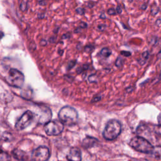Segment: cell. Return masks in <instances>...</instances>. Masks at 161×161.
<instances>
[{
	"label": "cell",
	"mask_w": 161,
	"mask_h": 161,
	"mask_svg": "<svg viewBox=\"0 0 161 161\" xmlns=\"http://www.w3.org/2000/svg\"><path fill=\"white\" fill-rule=\"evenodd\" d=\"M76 13L79 15H84L85 14V10L83 8H78L76 9Z\"/></svg>",
	"instance_id": "cell-19"
},
{
	"label": "cell",
	"mask_w": 161,
	"mask_h": 161,
	"mask_svg": "<svg viewBox=\"0 0 161 161\" xmlns=\"http://www.w3.org/2000/svg\"><path fill=\"white\" fill-rule=\"evenodd\" d=\"M58 53H59V54L60 56H62V55L63 54V53H64V51L59 49V51H58Z\"/></svg>",
	"instance_id": "cell-37"
},
{
	"label": "cell",
	"mask_w": 161,
	"mask_h": 161,
	"mask_svg": "<svg viewBox=\"0 0 161 161\" xmlns=\"http://www.w3.org/2000/svg\"><path fill=\"white\" fill-rule=\"evenodd\" d=\"M115 11H116L117 14L120 15V14H122V8H121V7H120V5H118V6H117V7Z\"/></svg>",
	"instance_id": "cell-29"
},
{
	"label": "cell",
	"mask_w": 161,
	"mask_h": 161,
	"mask_svg": "<svg viewBox=\"0 0 161 161\" xmlns=\"http://www.w3.org/2000/svg\"><path fill=\"white\" fill-rule=\"evenodd\" d=\"M128 2H131V3H132V2H133V0H128Z\"/></svg>",
	"instance_id": "cell-39"
},
{
	"label": "cell",
	"mask_w": 161,
	"mask_h": 161,
	"mask_svg": "<svg viewBox=\"0 0 161 161\" xmlns=\"http://www.w3.org/2000/svg\"><path fill=\"white\" fill-rule=\"evenodd\" d=\"M47 4V0H39L38 5L40 6H45Z\"/></svg>",
	"instance_id": "cell-30"
},
{
	"label": "cell",
	"mask_w": 161,
	"mask_h": 161,
	"mask_svg": "<svg viewBox=\"0 0 161 161\" xmlns=\"http://www.w3.org/2000/svg\"><path fill=\"white\" fill-rule=\"evenodd\" d=\"M59 119L63 124L71 126L76 124L78 120V113L73 107L66 106L61 108L59 112Z\"/></svg>",
	"instance_id": "cell-1"
},
{
	"label": "cell",
	"mask_w": 161,
	"mask_h": 161,
	"mask_svg": "<svg viewBox=\"0 0 161 161\" xmlns=\"http://www.w3.org/2000/svg\"><path fill=\"white\" fill-rule=\"evenodd\" d=\"M107 13L109 15H116L117 13H116V11H115V9H114L113 8H109L107 11Z\"/></svg>",
	"instance_id": "cell-21"
},
{
	"label": "cell",
	"mask_w": 161,
	"mask_h": 161,
	"mask_svg": "<svg viewBox=\"0 0 161 161\" xmlns=\"http://www.w3.org/2000/svg\"><path fill=\"white\" fill-rule=\"evenodd\" d=\"M3 33L2 32V31H0V40H1V39L3 37Z\"/></svg>",
	"instance_id": "cell-38"
},
{
	"label": "cell",
	"mask_w": 161,
	"mask_h": 161,
	"mask_svg": "<svg viewBox=\"0 0 161 161\" xmlns=\"http://www.w3.org/2000/svg\"><path fill=\"white\" fill-rule=\"evenodd\" d=\"M122 132V126L120 122L113 119L110 120L103 132L104 139L107 141H113L116 139Z\"/></svg>",
	"instance_id": "cell-3"
},
{
	"label": "cell",
	"mask_w": 161,
	"mask_h": 161,
	"mask_svg": "<svg viewBox=\"0 0 161 161\" xmlns=\"http://www.w3.org/2000/svg\"><path fill=\"white\" fill-rule=\"evenodd\" d=\"M120 54H121V55H122L125 57H130L132 55L131 52H128V51H122L120 52Z\"/></svg>",
	"instance_id": "cell-24"
},
{
	"label": "cell",
	"mask_w": 161,
	"mask_h": 161,
	"mask_svg": "<svg viewBox=\"0 0 161 161\" xmlns=\"http://www.w3.org/2000/svg\"><path fill=\"white\" fill-rule=\"evenodd\" d=\"M100 54L101 57L107 58V57H109L111 55V51L107 47H104L101 50Z\"/></svg>",
	"instance_id": "cell-12"
},
{
	"label": "cell",
	"mask_w": 161,
	"mask_h": 161,
	"mask_svg": "<svg viewBox=\"0 0 161 161\" xmlns=\"http://www.w3.org/2000/svg\"><path fill=\"white\" fill-rule=\"evenodd\" d=\"M94 49H95V47H94L93 45H87L84 47V52H86L87 53H89V52L93 51L94 50Z\"/></svg>",
	"instance_id": "cell-17"
},
{
	"label": "cell",
	"mask_w": 161,
	"mask_h": 161,
	"mask_svg": "<svg viewBox=\"0 0 161 161\" xmlns=\"http://www.w3.org/2000/svg\"><path fill=\"white\" fill-rule=\"evenodd\" d=\"M159 37H157V36H152L151 38H150V40H149V43L151 44V45H153L154 46H155L158 42H159Z\"/></svg>",
	"instance_id": "cell-15"
},
{
	"label": "cell",
	"mask_w": 161,
	"mask_h": 161,
	"mask_svg": "<svg viewBox=\"0 0 161 161\" xmlns=\"http://www.w3.org/2000/svg\"><path fill=\"white\" fill-rule=\"evenodd\" d=\"M40 45L41 46H42V47H45V46H46L47 45V40H45L44 38H42L40 41Z\"/></svg>",
	"instance_id": "cell-22"
},
{
	"label": "cell",
	"mask_w": 161,
	"mask_h": 161,
	"mask_svg": "<svg viewBox=\"0 0 161 161\" xmlns=\"http://www.w3.org/2000/svg\"><path fill=\"white\" fill-rule=\"evenodd\" d=\"M129 161H132V160H129Z\"/></svg>",
	"instance_id": "cell-40"
},
{
	"label": "cell",
	"mask_w": 161,
	"mask_h": 161,
	"mask_svg": "<svg viewBox=\"0 0 161 161\" xmlns=\"http://www.w3.org/2000/svg\"><path fill=\"white\" fill-rule=\"evenodd\" d=\"M34 119V114L30 111H27L22 114L15 124V128L18 130H22L29 127Z\"/></svg>",
	"instance_id": "cell-6"
},
{
	"label": "cell",
	"mask_w": 161,
	"mask_h": 161,
	"mask_svg": "<svg viewBox=\"0 0 161 161\" xmlns=\"http://www.w3.org/2000/svg\"><path fill=\"white\" fill-rule=\"evenodd\" d=\"M76 60H71L69 63L68 68H69V69L73 68V67L74 66V65L76 64Z\"/></svg>",
	"instance_id": "cell-27"
},
{
	"label": "cell",
	"mask_w": 161,
	"mask_h": 161,
	"mask_svg": "<svg viewBox=\"0 0 161 161\" xmlns=\"http://www.w3.org/2000/svg\"><path fill=\"white\" fill-rule=\"evenodd\" d=\"M149 57V52L148 51H145V52H143L142 54V58H141V60H139V62L140 63V64L144 65L146 62Z\"/></svg>",
	"instance_id": "cell-14"
},
{
	"label": "cell",
	"mask_w": 161,
	"mask_h": 161,
	"mask_svg": "<svg viewBox=\"0 0 161 161\" xmlns=\"http://www.w3.org/2000/svg\"><path fill=\"white\" fill-rule=\"evenodd\" d=\"M51 156L49 149L45 146H40L32 154V161H47Z\"/></svg>",
	"instance_id": "cell-7"
},
{
	"label": "cell",
	"mask_w": 161,
	"mask_h": 161,
	"mask_svg": "<svg viewBox=\"0 0 161 161\" xmlns=\"http://www.w3.org/2000/svg\"><path fill=\"white\" fill-rule=\"evenodd\" d=\"M79 27L81 28L82 29H86L87 27V24H86V22H84V21H81L80 24H79Z\"/></svg>",
	"instance_id": "cell-25"
},
{
	"label": "cell",
	"mask_w": 161,
	"mask_h": 161,
	"mask_svg": "<svg viewBox=\"0 0 161 161\" xmlns=\"http://www.w3.org/2000/svg\"><path fill=\"white\" fill-rule=\"evenodd\" d=\"M123 59L120 56L118 57L115 61V65L117 67H120L123 65Z\"/></svg>",
	"instance_id": "cell-16"
},
{
	"label": "cell",
	"mask_w": 161,
	"mask_h": 161,
	"mask_svg": "<svg viewBox=\"0 0 161 161\" xmlns=\"http://www.w3.org/2000/svg\"><path fill=\"white\" fill-rule=\"evenodd\" d=\"M44 130L50 136H56L60 134L64 130V125L57 120L49 121L45 123Z\"/></svg>",
	"instance_id": "cell-5"
},
{
	"label": "cell",
	"mask_w": 161,
	"mask_h": 161,
	"mask_svg": "<svg viewBox=\"0 0 161 161\" xmlns=\"http://www.w3.org/2000/svg\"><path fill=\"white\" fill-rule=\"evenodd\" d=\"M56 40H57V37H55V36H52V37H51L49 38L48 42H49V43H56Z\"/></svg>",
	"instance_id": "cell-23"
},
{
	"label": "cell",
	"mask_w": 161,
	"mask_h": 161,
	"mask_svg": "<svg viewBox=\"0 0 161 161\" xmlns=\"http://www.w3.org/2000/svg\"><path fill=\"white\" fill-rule=\"evenodd\" d=\"M155 25H156L157 27H160L161 20H160V18H157V20H156V21H155Z\"/></svg>",
	"instance_id": "cell-32"
},
{
	"label": "cell",
	"mask_w": 161,
	"mask_h": 161,
	"mask_svg": "<svg viewBox=\"0 0 161 161\" xmlns=\"http://www.w3.org/2000/svg\"><path fill=\"white\" fill-rule=\"evenodd\" d=\"M0 161H11L10 155L1 149H0Z\"/></svg>",
	"instance_id": "cell-11"
},
{
	"label": "cell",
	"mask_w": 161,
	"mask_h": 161,
	"mask_svg": "<svg viewBox=\"0 0 161 161\" xmlns=\"http://www.w3.org/2000/svg\"><path fill=\"white\" fill-rule=\"evenodd\" d=\"M160 11V8L157 5V4H153L150 9V15L153 16H155Z\"/></svg>",
	"instance_id": "cell-13"
},
{
	"label": "cell",
	"mask_w": 161,
	"mask_h": 161,
	"mask_svg": "<svg viewBox=\"0 0 161 161\" xmlns=\"http://www.w3.org/2000/svg\"><path fill=\"white\" fill-rule=\"evenodd\" d=\"M98 142V140L95 138L91 137V136H87L84 139L83 142V146L84 148H90L93 147L96 145V142Z\"/></svg>",
	"instance_id": "cell-9"
},
{
	"label": "cell",
	"mask_w": 161,
	"mask_h": 161,
	"mask_svg": "<svg viewBox=\"0 0 161 161\" xmlns=\"http://www.w3.org/2000/svg\"><path fill=\"white\" fill-rule=\"evenodd\" d=\"M81 31H82V29L79 27H77V28L74 30V32L75 34H79V33L81 32Z\"/></svg>",
	"instance_id": "cell-33"
},
{
	"label": "cell",
	"mask_w": 161,
	"mask_h": 161,
	"mask_svg": "<svg viewBox=\"0 0 161 161\" xmlns=\"http://www.w3.org/2000/svg\"><path fill=\"white\" fill-rule=\"evenodd\" d=\"M38 19H43L45 17V12H40L38 13Z\"/></svg>",
	"instance_id": "cell-26"
},
{
	"label": "cell",
	"mask_w": 161,
	"mask_h": 161,
	"mask_svg": "<svg viewBox=\"0 0 161 161\" xmlns=\"http://www.w3.org/2000/svg\"><path fill=\"white\" fill-rule=\"evenodd\" d=\"M100 18H101V19H106V15L104 14V13H101V15H100Z\"/></svg>",
	"instance_id": "cell-36"
},
{
	"label": "cell",
	"mask_w": 161,
	"mask_h": 161,
	"mask_svg": "<svg viewBox=\"0 0 161 161\" xmlns=\"http://www.w3.org/2000/svg\"><path fill=\"white\" fill-rule=\"evenodd\" d=\"M95 3L94 2H89L87 3V7L89 8H93V7H95Z\"/></svg>",
	"instance_id": "cell-31"
},
{
	"label": "cell",
	"mask_w": 161,
	"mask_h": 161,
	"mask_svg": "<svg viewBox=\"0 0 161 161\" xmlns=\"http://www.w3.org/2000/svg\"><path fill=\"white\" fill-rule=\"evenodd\" d=\"M129 145L134 150L141 153L151 154L154 150V147L152 144L141 136L133 137L129 142Z\"/></svg>",
	"instance_id": "cell-2"
},
{
	"label": "cell",
	"mask_w": 161,
	"mask_h": 161,
	"mask_svg": "<svg viewBox=\"0 0 161 161\" xmlns=\"http://www.w3.org/2000/svg\"><path fill=\"white\" fill-rule=\"evenodd\" d=\"M59 29H60V27H56V29H55L54 30V31H53L54 34H57L58 32H59Z\"/></svg>",
	"instance_id": "cell-35"
},
{
	"label": "cell",
	"mask_w": 161,
	"mask_h": 161,
	"mask_svg": "<svg viewBox=\"0 0 161 161\" xmlns=\"http://www.w3.org/2000/svg\"><path fill=\"white\" fill-rule=\"evenodd\" d=\"M13 155L15 159L21 161H25L28 158L27 155L25 152L19 149H15L13 151Z\"/></svg>",
	"instance_id": "cell-10"
},
{
	"label": "cell",
	"mask_w": 161,
	"mask_h": 161,
	"mask_svg": "<svg viewBox=\"0 0 161 161\" xmlns=\"http://www.w3.org/2000/svg\"><path fill=\"white\" fill-rule=\"evenodd\" d=\"M106 29V25L105 24H100L97 27V30L100 32H104Z\"/></svg>",
	"instance_id": "cell-20"
},
{
	"label": "cell",
	"mask_w": 161,
	"mask_h": 161,
	"mask_svg": "<svg viewBox=\"0 0 161 161\" xmlns=\"http://www.w3.org/2000/svg\"><path fill=\"white\" fill-rule=\"evenodd\" d=\"M141 8L142 10H145L147 8V5L146 3L143 4V5L141 6Z\"/></svg>",
	"instance_id": "cell-34"
},
{
	"label": "cell",
	"mask_w": 161,
	"mask_h": 161,
	"mask_svg": "<svg viewBox=\"0 0 161 161\" xmlns=\"http://www.w3.org/2000/svg\"><path fill=\"white\" fill-rule=\"evenodd\" d=\"M20 9L22 11H25L27 10L28 8V6H27V3L24 2H22L21 5H20Z\"/></svg>",
	"instance_id": "cell-18"
},
{
	"label": "cell",
	"mask_w": 161,
	"mask_h": 161,
	"mask_svg": "<svg viewBox=\"0 0 161 161\" xmlns=\"http://www.w3.org/2000/svg\"><path fill=\"white\" fill-rule=\"evenodd\" d=\"M71 34L69 33H67L65 34H63L62 36V39H69L71 37Z\"/></svg>",
	"instance_id": "cell-28"
},
{
	"label": "cell",
	"mask_w": 161,
	"mask_h": 161,
	"mask_svg": "<svg viewBox=\"0 0 161 161\" xmlns=\"http://www.w3.org/2000/svg\"><path fill=\"white\" fill-rule=\"evenodd\" d=\"M25 81L24 75L15 69H11L8 72L7 82L11 86L20 88L23 86Z\"/></svg>",
	"instance_id": "cell-4"
},
{
	"label": "cell",
	"mask_w": 161,
	"mask_h": 161,
	"mask_svg": "<svg viewBox=\"0 0 161 161\" xmlns=\"http://www.w3.org/2000/svg\"><path fill=\"white\" fill-rule=\"evenodd\" d=\"M68 161H81V152L78 147H72L67 155Z\"/></svg>",
	"instance_id": "cell-8"
}]
</instances>
